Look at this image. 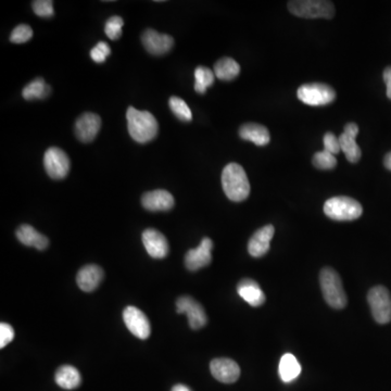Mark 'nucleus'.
<instances>
[{
  "label": "nucleus",
  "instance_id": "obj_1",
  "mask_svg": "<svg viewBox=\"0 0 391 391\" xmlns=\"http://www.w3.org/2000/svg\"><path fill=\"white\" fill-rule=\"evenodd\" d=\"M126 118L129 135L135 142L147 144L155 140L159 131V124L149 111H140L129 107Z\"/></svg>",
  "mask_w": 391,
  "mask_h": 391
},
{
  "label": "nucleus",
  "instance_id": "obj_2",
  "mask_svg": "<svg viewBox=\"0 0 391 391\" xmlns=\"http://www.w3.org/2000/svg\"><path fill=\"white\" fill-rule=\"evenodd\" d=\"M224 192L231 201L240 203L250 194V183L244 168L237 163H229L222 173Z\"/></svg>",
  "mask_w": 391,
  "mask_h": 391
},
{
  "label": "nucleus",
  "instance_id": "obj_3",
  "mask_svg": "<svg viewBox=\"0 0 391 391\" xmlns=\"http://www.w3.org/2000/svg\"><path fill=\"white\" fill-rule=\"evenodd\" d=\"M320 281L325 301L336 310L344 309L346 305V296L336 270L324 268L320 270Z\"/></svg>",
  "mask_w": 391,
  "mask_h": 391
},
{
  "label": "nucleus",
  "instance_id": "obj_4",
  "mask_svg": "<svg viewBox=\"0 0 391 391\" xmlns=\"http://www.w3.org/2000/svg\"><path fill=\"white\" fill-rule=\"evenodd\" d=\"M324 213L331 220H353L362 216L363 207L357 200L346 196L331 198L324 205Z\"/></svg>",
  "mask_w": 391,
  "mask_h": 391
},
{
  "label": "nucleus",
  "instance_id": "obj_5",
  "mask_svg": "<svg viewBox=\"0 0 391 391\" xmlns=\"http://www.w3.org/2000/svg\"><path fill=\"white\" fill-rule=\"evenodd\" d=\"M288 9L294 16L305 18H331L335 14L333 3L322 0L289 1Z\"/></svg>",
  "mask_w": 391,
  "mask_h": 391
},
{
  "label": "nucleus",
  "instance_id": "obj_6",
  "mask_svg": "<svg viewBox=\"0 0 391 391\" xmlns=\"http://www.w3.org/2000/svg\"><path fill=\"white\" fill-rule=\"evenodd\" d=\"M368 305L373 318L379 324H387L391 320V296L388 289L376 286L368 294Z\"/></svg>",
  "mask_w": 391,
  "mask_h": 391
},
{
  "label": "nucleus",
  "instance_id": "obj_7",
  "mask_svg": "<svg viewBox=\"0 0 391 391\" xmlns=\"http://www.w3.org/2000/svg\"><path fill=\"white\" fill-rule=\"evenodd\" d=\"M298 98L309 105H325L336 99V92L322 83L302 85L297 92Z\"/></svg>",
  "mask_w": 391,
  "mask_h": 391
},
{
  "label": "nucleus",
  "instance_id": "obj_8",
  "mask_svg": "<svg viewBox=\"0 0 391 391\" xmlns=\"http://www.w3.org/2000/svg\"><path fill=\"white\" fill-rule=\"evenodd\" d=\"M44 166L51 179H66L70 171V159L60 148L51 147L44 155Z\"/></svg>",
  "mask_w": 391,
  "mask_h": 391
},
{
  "label": "nucleus",
  "instance_id": "obj_9",
  "mask_svg": "<svg viewBox=\"0 0 391 391\" xmlns=\"http://www.w3.org/2000/svg\"><path fill=\"white\" fill-rule=\"evenodd\" d=\"M176 311L177 313H184L188 318L189 325L192 329H200L205 327L207 322L205 309L199 302L192 299V297L184 296L176 301Z\"/></svg>",
  "mask_w": 391,
  "mask_h": 391
},
{
  "label": "nucleus",
  "instance_id": "obj_10",
  "mask_svg": "<svg viewBox=\"0 0 391 391\" xmlns=\"http://www.w3.org/2000/svg\"><path fill=\"white\" fill-rule=\"evenodd\" d=\"M126 327L137 338L147 339L151 333L149 320L142 311L135 307H127L123 312Z\"/></svg>",
  "mask_w": 391,
  "mask_h": 391
},
{
  "label": "nucleus",
  "instance_id": "obj_11",
  "mask_svg": "<svg viewBox=\"0 0 391 391\" xmlns=\"http://www.w3.org/2000/svg\"><path fill=\"white\" fill-rule=\"evenodd\" d=\"M212 240L205 237L197 248L187 252L185 255V266L189 270H198L205 268L212 261Z\"/></svg>",
  "mask_w": 391,
  "mask_h": 391
},
{
  "label": "nucleus",
  "instance_id": "obj_12",
  "mask_svg": "<svg viewBox=\"0 0 391 391\" xmlns=\"http://www.w3.org/2000/svg\"><path fill=\"white\" fill-rule=\"evenodd\" d=\"M142 42L148 53L155 55H166L174 45L173 38L170 35L161 34L150 29L144 31Z\"/></svg>",
  "mask_w": 391,
  "mask_h": 391
},
{
  "label": "nucleus",
  "instance_id": "obj_13",
  "mask_svg": "<svg viewBox=\"0 0 391 391\" xmlns=\"http://www.w3.org/2000/svg\"><path fill=\"white\" fill-rule=\"evenodd\" d=\"M142 244L153 259H164L170 252L168 239L157 229H146L142 233Z\"/></svg>",
  "mask_w": 391,
  "mask_h": 391
},
{
  "label": "nucleus",
  "instance_id": "obj_14",
  "mask_svg": "<svg viewBox=\"0 0 391 391\" xmlns=\"http://www.w3.org/2000/svg\"><path fill=\"white\" fill-rule=\"evenodd\" d=\"M101 127V118L94 113L81 114L75 123V135L79 142H90L96 138Z\"/></svg>",
  "mask_w": 391,
  "mask_h": 391
},
{
  "label": "nucleus",
  "instance_id": "obj_15",
  "mask_svg": "<svg viewBox=\"0 0 391 391\" xmlns=\"http://www.w3.org/2000/svg\"><path fill=\"white\" fill-rule=\"evenodd\" d=\"M357 133H359V127L357 124L348 123L344 126V133L339 136L342 151L344 153L348 161L351 163H357L362 155V151L355 140Z\"/></svg>",
  "mask_w": 391,
  "mask_h": 391
},
{
  "label": "nucleus",
  "instance_id": "obj_16",
  "mask_svg": "<svg viewBox=\"0 0 391 391\" xmlns=\"http://www.w3.org/2000/svg\"><path fill=\"white\" fill-rule=\"evenodd\" d=\"M211 374L220 383H233L240 376L239 365L231 359H214L210 364Z\"/></svg>",
  "mask_w": 391,
  "mask_h": 391
},
{
  "label": "nucleus",
  "instance_id": "obj_17",
  "mask_svg": "<svg viewBox=\"0 0 391 391\" xmlns=\"http://www.w3.org/2000/svg\"><path fill=\"white\" fill-rule=\"evenodd\" d=\"M142 205L146 210L151 211V212L168 211L174 207V198L166 190L157 189V190L142 194Z\"/></svg>",
  "mask_w": 391,
  "mask_h": 391
},
{
  "label": "nucleus",
  "instance_id": "obj_18",
  "mask_svg": "<svg viewBox=\"0 0 391 391\" xmlns=\"http://www.w3.org/2000/svg\"><path fill=\"white\" fill-rule=\"evenodd\" d=\"M275 229L273 225H266L257 229L248 244V251L253 257H261L270 250V240L273 238Z\"/></svg>",
  "mask_w": 391,
  "mask_h": 391
},
{
  "label": "nucleus",
  "instance_id": "obj_19",
  "mask_svg": "<svg viewBox=\"0 0 391 391\" xmlns=\"http://www.w3.org/2000/svg\"><path fill=\"white\" fill-rule=\"evenodd\" d=\"M103 279V268L94 264L85 266L79 270L77 276V285L85 292H94Z\"/></svg>",
  "mask_w": 391,
  "mask_h": 391
},
{
  "label": "nucleus",
  "instance_id": "obj_20",
  "mask_svg": "<svg viewBox=\"0 0 391 391\" xmlns=\"http://www.w3.org/2000/svg\"><path fill=\"white\" fill-rule=\"evenodd\" d=\"M237 292L251 307H260L266 302V294L260 285L252 279H246L239 281Z\"/></svg>",
  "mask_w": 391,
  "mask_h": 391
},
{
  "label": "nucleus",
  "instance_id": "obj_21",
  "mask_svg": "<svg viewBox=\"0 0 391 391\" xmlns=\"http://www.w3.org/2000/svg\"><path fill=\"white\" fill-rule=\"evenodd\" d=\"M16 238L24 246L35 247L38 250H45L49 246V239L27 224H23L16 229Z\"/></svg>",
  "mask_w": 391,
  "mask_h": 391
},
{
  "label": "nucleus",
  "instance_id": "obj_22",
  "mask_svg": "<svg viewBox=\"0 0 391 391\" xmlns=\"http://www.w3.org/2000/svg\"><path fill=\"white\" fill-rule=\"evenodd\" d=\"M239 136L257 146H266L270 140V131L266 126L257 123L244 124L239 129Z\"/></svg>",
  "mask_w": 391,
  "mask_h": 391
},
{
  "label": "nucleus",
  "instance_id": "obj_23",
  "mask_svg": "<svg viewBox=\"0 0 391 391\" xmlns=\"http://www.w3.org/2000/svg\"><path fill=\"white\" fill-rule=\"evenodd\" d=\"M55 381L61 388L72 390L81 385V377L77 368L72 365H63L55 372Z\"/></svg>",
  "mask_w": 391,
  "mask_h": 391
},
{
  "label": "nucleus",
  "instance_id": "obj_24",
  "mask_svg": "<svg viewBox=\"0 0 391 391\" xmlns=\"http://www.w3.org/2000/svg\"><path fill=\"white\" fill-rule=\"evenodd\" d=\"M279 372L281 381L290 383L301 373V365L298 362L297 357L292 353H286L281 357Z\"/></svg>",
  "mask_w": 391,
  "mask_h": 391
},
{
  "label": "nucleus",
  "instance_id": "obj_25",
  "mask_svg": "<svg viewBox=\"0 0 391 391\" xmlns=\"http://www.w3.org/2000/svg\"><path fill=\"white\" fill-rule=\"evenodd\" d=\"M239 73H240V66L234 59L229 57L220 59L214 64V74L220 81H233L238 77Z\"/></svg>",
  "mask_w": 391,
  "mask_h": 391
},
{
  "label": "nucleus",
  "instance_id": "obj_26",
  "mask_svg": "<svg viewBox=\"0 0 391 391\" xmlns=\"http://www.w3.org/2000/svg\"><path fill=\"white\" fill-rule=\"evenodd\" d=\"M50 90L49 85L42 77H37L24 87L22 96L25 100L45 99L49 96Z\"/></svg>",
  "mask_w": 391,
  "mask_h": 391
},
{
  "label": "nucleus",
  "instance_id": "obj_27",
  "mask_svg": "<svg viewBox=\"0 0 391 391\" xmlns=\"http://www.w3.org/2000/svg\"><path fill=\"white\" fill-rule=\"evenodd\" d=\"M216 74L210 68L200 66L194 70V90L199 94H205L207 87L212 86Z\"/></svg>",
  "mask_w": 391,
  "mask_h": 391
},
{
  "label": "nucleus",
  "instance_id": "obj_28",
  "mask_svg": "<svg viewBox=\"0 0 391 391\" xmlns=\"http://www.w3.org/2000/svg\"><path fill=\"white\" fill-rule=\"evenodd\" d=\"M168 105H170V108H171L172 112L175 114L176 118H179V120L184 122L192 121V111H190L187 103H185L184 100L181 99V98H170Z\"/></svg>",
  "mask_w": 391,
  "mask_h": 391
},
{
  "label": "nucleus",
  "instance_id": "obj_29",
  "mask_svg": "<svg viewBox=\"0 0 391 391\" xmlns=\"http://www.w3.org/2000/svg\"><path fill=\"white\" fill-rule=\"evenodd\" d=\"M313 164L315 168H320V170H331V168H336V157L327 153L326 150H323V151L315 153L313 157Z\"/></svg>",
  "mask_w": 391,
  "mask_h": 391
},
{
  "label": "nucleus",
  "instance_id": "obj_30",
  "mask_svg": "<svg viewBox=\"0 0 391 391\" xmlns=\"http://www.w3.org/2000/svg\"><path fill=\"white\" fill-rule=\"evenodd\" d=\"M124 22L121 16H114L109 18L105 25V35L112 40H116L121 37L122 27Z\"/></svg>",
  "mask_w": 391,
  "mask_h": 391
},
{
  "label": "nucleus",
  "instance_id": "obj_31",
  "mask_svg": "<svg viewBox=\"0 0 391 391\" xmlns=\"http://www.w3.org/2000/svg\"><path fill=\"white\" fill-rule=\"evenodd\" d=\"M33 37V29L27 24H20L11 33L10 40L14 44H23Z\"/></svg>",
  "mask_w": 391,
  "mask_h": 391
},
{
  "label": "nucleus",
  "instance_id": "obj_32",
  "mask_svg": "<svg viewBox=\"0 0 391 391\" xmlns=\"http://www.w3.org/2000/svg\"><path fill=\"white\" fill-rule=\"evenodd\" d=\"M33 10L40 18L53 16V3L51 0H37L33 3Z\"/></svg>",
  "mask_w": 391,
  "mask_h": 391
},
{
  "label": "nucleus",
  "instance_id": "obj_33",
  "mask_svg": "<svg viewBox=\"0 0 391 391\" xmlns=\"http://www.w3.org/2000/svg\"><path fill=\"white\" fill-rule=\"evenodd\" d=\"M111 53L110 46L105 42H99L90 50V57L94 62L103 63Z\"/></svg>",
  "mask_w": 391,
  "mask_h": 391
},
{
  "label": "nucleus",
  "instance_id": "obj_34",
  "mask_svg": "<svg viewBox=\"0 0 391 391\" xmlns=\"http://www.w3.org/2000/svg\"><path fill=\"white\" fill-rule=\"evenodd\" d=\"M323 142L324 148H325L324 150H326L327 153L336 155L342 151L340 142H339V137H336V135H333V133H326V134L324 135Z\"/></svg>",
  "mask_w": 391,
  "mask_h": 391
},
{
  "label": "nucleus",
  "instance_id": "obj_35",
  "mask_svg": "<svg viewBox=\"0 0 391 391\" xmlns=\"http://www.w3.org/2000/svg\"><path fill=\"white\" fill-rule=\"evenodd\" d=\"M14 339V329L8 323L0 324V348L3 349Z\"/></svg>",
  "mask_w": 391,
  "mask_h": 391
},
{
  "label": "nucleus",
  "instance_id": "obj_36",
  "mask_svg": "<svg viewBox=\"0 0 391 391\" xmlns=\"http://www.w3.org/2000/svg\"><path fill=\"white\" fill-rule=\"evenodd\" d=\"M383 81L386 83L387 86V97L391 100V66L386 68L383 71Z\"/></svg>",
  "mask_w": 391,
  "mask_h": 391
},
{
  "label": "nucleus",
  "instance_id": "obj_37",
  "mask_svg": "<svg viewBox=\"0 0 391 391\" xmlns=\"http://www.w3.org/2000/svg\"><path fill=\"white\" fill-rule=\"evenodd\" d=\"M383 164L388 168L389 171H391V151L387 153L386 157L383 159Z\"/></svg>",
  "mask_w": 391,
  "mask_h": 391
},
{
  "label": "nucleus",
  "instance_id": "obj_38",
  "mask_svg": "<svg viewBox=\"0 0 391 391\" xmlns=\"http://www.w3.org/2000/svg\"><path fill=\"white\" fill-rule=\"evenodd\" d=\"M172 391H192V390H190V389H189L188 387L185 386V385H181V383H179V385H175V386H174L173 388H172Z\"/></svg>",
  "mask_w": 391,
  "mask_h": 391
}]
</instances>
